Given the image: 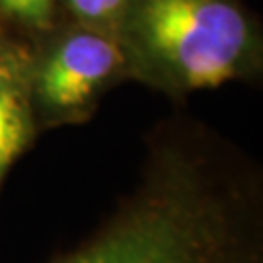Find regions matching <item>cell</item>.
Returning <instances> with one entry per match:
<instances>
[{
  "label": "cell",
  "mask_w": 263,
  "mask_h": 263,
  "mask_svg": "<svg viewBox=\"0 0 263 263\" xmlns=\"http://www.w3.org/2000/svg\"><path fill=\"white\" fill-rule=\"evenodd\" d=\"M255 172L209 135L160 131L141 183L51 263H263Z\"/></svg>",
  "instance_id": "1"
},
{
  "label": "cell",
  "mask_w": 263,
  "mask_h": 263,
  "mask_svg": "<svg viewBox=\"0 0 263 263\" xmlns=\"http://www.w3.org/2000/svg\"><path fill=\"white\" fill-rule=\"evenodd\" d=\"M127 78L181 98L259 72L261 33L240 0H125Z\"/></svg>",
  "instance_id": "2"
},
{
  "label": "cell",
  "mask_w": 263,
  "mask_h": 263,
  "mask_svg": "<svg viewBox=\"0 0 263 263\" xmlns=\"http://www.w3.org/2000/svg\"><path fill=\"white\" fill-rule=\"evenodd\" d=\"M123 78H127V61L117 35L74 22L31 57L35 123L84 121L102 94Z\"/></svg>",
  "instance_id": "3"
},
{
  "label": "cell",
  "mask_w": 263,
  "mask_h": 263,
  "mask_svg": "<svg viewBox=\"0 0 263 263\" xmlns=\"http://www.w3.org/2000/svg\"><path fill=\"white\" fill-rule=\"evenodd\" d=\"M31 55L0 37V183L8 168L28 148L35 131L29 84Z\"/></svg>",
  "instance_id": "4"
},
{
  "label": "cell",
  "mask_w": 263,
  "mask_h": 263,
  "mask_svg": "<svg viewBox=\"0 0 263 263\" xmlns=\"http://www.w3.org/2000/svg\"><path fill=\"white\" fill-rule=\"evenodd\" d=\"M72 14L76 24L88 28L117 31L125 0H61Z\"/></svg>",
  "instance_id": "5"
},
{
  "label": "cell",
  "mask_w": 263,
  "mask_h": 263,
  "mask_svg": "<svg viewBox=\"0 0 263 263\" xmlns=\"http://www.w3.org/2000/svg\"><path fill=\"white\" fill-rule=\"evenodd\" d=\"M61 0H0V16L31 29H49Z\"/></svg>",
  "instance_id": "6"
},
{
  "label": "cell",
  "mask_w": 263,
  "mask_h": 263,
  "mask_svg": "<svg viewBox=\"0 0 263 263\" xmlns=\"http://www.w3.org/2000/svg\"><path fill=\"white\" fill-rule=\"evenodd\" d=\"M2 35H4V33H2V29H0V37H2Z\"/></svg>",
  "instance_id": "7"
}]
</instances>
